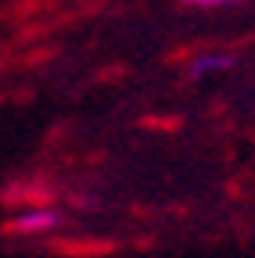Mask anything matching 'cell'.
I'll use <instances>...</instances> for the list:
<instances>
[{"label":"cell","instance_id":"cell-1","mask_svg":"<svg viewBox=\"0 0 255 258\" xmlns=\"http://www.w3.org/2000/svg\"><path fill=\"white\" fill-rule=\"evenodd\" d=\"M58 226H61V215H58L54 208H29V212H22V215L11 219L8 233H15V237H33V233H50V230H58Z\"/></svg>","mask_w":255,"mask_h":258},{"label":"cell","instance_id":"cell-2","mask_svg":"<svg viewBox=\"0 0 255 258\" xmlns=\"http://www.w3.org/2000/svg\"><path fill=\"white\" fill-rule=\"evenodd\" d=\"M223 69H234V57H230V54H205V57H198L194 64H190V76L201 79V76L223 72Z\"/></svg>","mask_w":255,"mask_h":258},{"label":"cell","instance_id":"cell-3","mask_svg":"<svg viewBox=\"0 0 255 258\" xmlns=\"http://www.w3.org/2000/svg\"><path fill=\"white\" fill-rule=\"evenodd\" d=\"M187 4H198V8H216V4H234V0H187Z\"/></svg>","mask_w":255,"mask_h":258}]
</instances>
